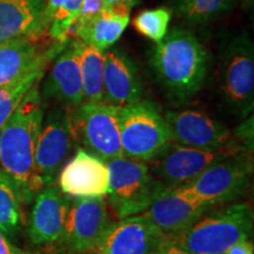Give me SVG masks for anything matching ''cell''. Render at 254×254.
I'll list each match as a JSON object with an SVG mask.
<instances>
[{
  "instance_id": "obj_1",
  "label": "cell",
  "mask_w": 254,
  "mask_h": 254,
  "mask_svg": "<svg viewBox=\"0 0 254 254\" xmlns=\"http://www.w3.org/2000/svg\"><path fill=\"white\" fill-rule=\"evenodd\" d=\"M39 82L27 92L0 129V166L21 202H30L45 187L34 166L37 141L45 117Z\"/></svg>"
},
{
  "instance_id": "obj_2",
  "label": "cell",
  "mask_w": 254,
  "mask_h": 254,
  "mask_svg": "<svg viewBox=\"0 0 254 254\" xmlns=\"http://www.w3.org/2000/svg\"><path fill=\"white\" fill-rule=\"evenodd\" d=\"M151 66L168 98L186 101L204 86L209 55L192 32L172 28L153 50Z\"/></svg>"
},
{
  "instance_id": "obj_3",
  "label": "cell",
  "mask_w": 254,
  "mask_h": 254,
  "mask_svg": "<svg viewBox=\"0 0 254 254\" xmlns=\"http://www.w3.org/2000/svg\"><path fill=\"white\" fill-rule=\"evenodd\" d=\"M209 212V211H208ZM253 233V211L247 202L212 208L173 243L190 254H225Z\"/></svg>"
},
{
  "instance_id": "obj_4",
  "label": "cell",
  "mask_w": 254,
  "mask_h": 254,
  "mask_svg": "<svg viewBox=\"0 0 254 254\" xmlns=\"http://www.w3.org/2000/svg\"><path fill=\"white\" fill-rule=\"evenodd\" d=\"M106 164L110 171L109 201L120 219L142 213L167 189L145 161L123 155Z\"/></svg>"
},
{
  "instance_id": "obj_5",
  "label": "cell",
  "mask_w": 254,
  "mask_h": 254,
  "mask_svg": "<svg viewBox=\"0 0 254 254\" xmlns=\"http://www.w3.org/2000/svg\"><path fill=\"white\" fill-rule=\"evenodd\" d=\"M218 87L231 114L246 118L254 106V47L251 38L240 33L220 52Z\"/></svg>"
},
{
  "instance_id": "obj_6",
  "label": "cell",
  "mask_w": 254,
  "mask_h": 254,
  "mask_svg": "<svg viewBox=\"0 0 254 254\" xmlns=\"http://www.w3.org/2000/svg\"><path fill=\"white\" fill-rule=\"evenodd\" d=\"M120 141L125 157L147 163L172 140L170 127L153 101L118 107Z\"/></svg>"
},
{
  "instance_id": "obj_7",
  "label": "cell",
  "mask_w": 254,
  "mask_h": 254,
  "mask_svg": "<svg viewBox=\"0 0 254 254\" xmlns=\"http://www.w3.org/2000/svg\"><path fill=\"white\" fill-rule=\"evenodd\" d=\"M67 111L75 144L104 161L123 157L118 107L106 103H82Z\"/></svg>"
},
{
  "instance_id": "obj_8",
  "label": "cell",
  "mask_w": 254,
  "mask_h": 254,
  "mask_svg": "<svg viewBox=\"0 0 254 254\" xmlns=\"http://www.w3.org/2000/svg\"><path fill=\"white\" fill-rule=\"evenodd\" d=\"M252 174L250 150L228 155L211 165L184 187L202 204L213 208L236 200L249 187Z\"/></svg>"
},
{
  "instance_id": "obj_9",
  "label": "cell",
  "mask_w": 254,
  "mask_h": 254,
  "mask_svg": "<svg viewBox=\"0 0 254 254\" xmlns=\"http://www.w3.org/2000/svg\"><path fill=\"white\" fill-rule=\"evenodd\" d=\"M252 150L249 146L233 140L220 150H199L171 141L147 161L153 176L167 189H176L194 180L206 168L237 152Z\"/></svg>"
},
{
  "instance_id": "obj_10",
  "label": "cell",
  "mask_w": 254,
  "mask_h": 254,
  "mask_svg": "<svg viewBox=\"0 0 254 254\" xmlns=\"http://www.w3.org/2000/svg\"><path fill=\"white\" fill-rule=\"evenodd\" d=\"M112 224L104 196L74 199L69 205L65 233L60 243L71 254L97 252Z\"/></svg>"
},
{
  "instance_id": "obj_11",
  "label": "cell",
  "mask_w": 254,
  "mask_h": 254,
  "mask_svg": "<svg viewBox=\"0 0 254 254\" xmlns=\"http://www.w3.org/2000/svg\"><path fill=\"white\" fill-rule=\"evenodd\" d=\"M74 144L67 109L51 110L43 120L34 155L36 173L44 186L55 184Z\"/></svg>"
},
{
  "instance_id": "obj_12",
  "label": "cell",
  "mask_w": 254,
  "mask_h": 254,
  "mask_svg": "<svg viewBox=\"0 0 254 254\" xmlns=\"http://www.w3.org/2000/svg\"><path fill=\"white\" fill-rule=\"evenodd\" d=\"M173 239L138 214L111 225L98 247L99 254H161Z\"/></svg>"
},
{
  "instance_id": "obj_13",
  "label": "cell",
  "mask_w": 254,
  "mask_h": 254,
  "mask_svg": "<svg viewBox=\"0 0 254 254\" xmlns=\"http://www.w3.org/2000/svg\"><path fill=\"white\" fill-rule=\"evenodd\" d=\"M164 119L172 140L179 145L215 151L233 141L231 131L224 124L200 111H167Z\"/></svg>"
},
{
  "instance_id": "obj_14",
  "label": "cell",
  "mask_w": 254,
  "mask_h": 254,
  "mask_svg": "<svg viewBox=\"0 0 254 254\" xmlns=\"http://www.w3.org/2000/svg\"><path fill=\"white\" fill-rule=\"evenodd\" d=\"M57 179L59 190L74 199L101 198L110 189L107 164L81 147L62 167Z\"/></svg>"
},
{
  "instance_id": "obj_15",
  "label": "cell",
  "mask_w": 254,
  "mask_h": 254,
  "mask_svg": "<svg viewBox=\"0 0 254 254\" xmlns=\"http://www.w3.org/2000/svg\"><path fill=\"white\" fill-rule=\"evenodd\" d=\"M211 209L180 186L165 190L140 215L174 240Z\"/></svg>"
},
{
  "instance_id": "obj_16",
  "label": "cell",
  "mask_w": 254,
  "mask_h": 254,
  "mask_svg": "<svg viewBox=\"0 0 254 254\" xmlns=\"http://www.w3.org/2000/svg\"><path fill=\"white\" fill-rule=\"evenodd\" d=\"M71 200L59 187H44L34 198L27 234L33 245H47L62 241L65 233Z\"/></svg>"
},
{
  "instance_id": "obj_17",
  "label": "cell",
  "mask_w": 254,
  "mask_h": 254,
  "mask_svg": "<svg viewBox=\"0 0 254 254\" xmlns=\"http://www.w3.org/2000/svg\"><path fill=\"white\" fill-rule=\"evenodd\" d=\"M67 44L44 47L39 39L20 38L0 45V86L12 84L34 69L45 67Z\"/></svg>"
},
{
  "instance_id": "obj_18",
  "label": "cell",
  "mask_w": 254,
  "mask_h": 254,
  "mask_svg": "<svg viewBox=\"0 0 254 254\" xmlns=\"http://www.w3.org/2000/svg\"><path fill=\"white\" fill-rule=\"evenodd\" d=\"M144 99V82L138 66L118 49H109L104 60V103L117 107Z\"/></svg>"
},
{
  "instance_id": "obj_19",
  "label": "cell",
  "mask_w": 254,
  "mask_h": 254,
  "mask_svg": "<svg viewBox=\"0 0 254 254\" xmlns=\"http://www.w3.org/2000/svg\"><path fill=\"white\" fill-rule=\"evenodd\" d=\"M41 93L71 110L84 103V91L78 59V41L72 40L64 47L43 81Z\"/></svg>"
},
{
  "instance_id": "obj_20",
  "label": "cell",
  "mask_w": 254,
  "mask_h": 254,
  "mask_svg": "<svg viewBox=\"0 0 254 254\" xmlns=\"http://www.w3.org/2000/svg\"><path fill=\"white\" fill-rule=\"evenodd\" d=\"M46 0H0V45L7 41L45 36Z\"/></svg>"
},
{
  "instance_id": "obj_21",
  "label": "cell",
  "mask_w": 254,
  "mask_h": 254,
  "mask_svg": "<svg viewBox=\"0 0 254 254\" xmlns=\"http://www.w3.org/2000/svg\"><path fill=\"white\" fill-rule=\"evenodd\" d=\"M131 12L103 7L97 18L75 40L90 44L101 52H106L120 39L129 23Z\"/></svg>"
},
{
  "instance_id": "obj_22",
  "label": "cell",
  "mask_w": 254,
  "mask_h": 254,
  "mask_svg": "<svg viewBox=\"0 0 254 254\" xmlns=\"http://www.w3.org/2000/svg\"><path fill=\"white\" fill-rule=\"evenodd\" d=\"M78 59L84 103H104L105 52H101L90 44L78 41Z\"/></svg>"
},
{
  "instance_id": "obj_23",
  "label": "cell",
  "mask_w": 254,
  "mask_h": 254,
  "mask_svg": "<svg viewBox=\"0 0 254 254\" xmlns=\"http://www.w3.org/2000/svg\"><path fill=\"white\" fill-rule=\"evenodd\" d=\"M17 190L0 170V232L8 239L19 233L23 226V213Z\"/></svg>"
},
{
  "instance_id": "obj_24",
  "label": "cell",
  "mask_w": 254,
  "mask_h": 254,
  "mask_svg": "<svg viewBox=\"0 0 254 254\" xmlns=\"http://www.w3.org/2000/svg\"><path fill=\"white\" fill-rule=\"evenodd\" d=\"M237 0H177V11L190 24H208L230 12Z\"/></svg>"
},
{
  "instance_id": "obj_25",
  "label": "cell",
  "mask_w": 254,
  "mask_h": 254,
  "mask_svg": "<svg viewBox=\"0 0 254 254\" xmlns=\"http://www.w3.org/2000/svg\"><path fill=\"white\" fill-rule=\"evenodd\" d=\"M46 67L47 66L34 69L12 84L0 86V129L18 109L27 92L41 80Z\"/></svg>"
},
{
  "instance_id": "obj_26",
  "label": "cell",
  "mask_w": 254,
  "mask_h": 254,
  "mask_svg": "<svg viewBox=\"0 0 254 254\" xmlns=\"http://www.w3.org/2000/svg\"><path fill=\"white\" fill-rule=\"evenodd\" d=\"M172 12L167 7L150 8L141 11L133 18L132 25L139 34L153 43H160L168 32Z\"/></svg>"
},
{
  "instance_id": "obj_27",
  "label": "cell",
  "mask_w": 254,
  "mask_h": 254,
  "mask_svg": "<svg viewBox=\"0 0 254 254\" xmlns=\"http://www.w3.org/2000/svg\"><path fill=\"white\" fill-rule=\"evenodd\" d=\"M82 1L84 0H67L57 12L47 31L51 39L55 43H68L69 36L72 34L73 27L80 13Z\"/></svg>"
},
{
  "instance_id": "obj_28",
  "label": "cell",
  "mask_w": 254,
  "mask_h": 254,
  "mask_svg": "<svg viewBox=\"0 0 254 254\" xmlns=\"http://www.w3.org/2000/svg\"><path fill=\"white\" fill-rule=\"evenodd\" d=\"M104 7L103 0H84L81 5L80 13L77 19L74 27H73V36L78 38L86 28L92 24V21L97 18L100 11Z\"/></svg>"
},
{
  "instance_id": "obj_29",
  "label": "cell",
  "mask_w": 254,
  "mask_h": 254,
  "mask_svg": "<svg viewBox=\"0 0 254 254\" xmlns=\"http://www.w3.org/2000/svg\"><path fill=\"white\" fill-rule=\"evenodd\" d=\"M66 1L67 0H46L45 12H44V28H45L46 33L56 13Z\"/></svg>"
},
{
  "instance_id": "obj_30",
  "label": "cell",
  "mask_w": 254,
  "mask_h": 254,
  "mask_svg": "<svg viewBox=\"0 0 254 254\" xmlns=\"http://www.w3.org/2000/svg\"><path fill=\"white\" fill-rule=\"evenodd\" d=\"M104 7L118 9V11L131 12V9L140 2V0H103Z\"/></svg>"
},
{
  "instance_id": "obj_31",
  "label": "cell",
  "mask_w": 254,
  "mask_h": 254,
  "mask_svg": "<svg viewBox=\"0 0 254 254\" xmlns=\"http://www.w3.org/2000/svg\"><path fill=\"white\" fill-rule=\"evenodd\" d=\"M0 254H33L30 252H25L20 250L19 247L14 246L13 244L9 241L7 237L4 233L0 232Z\"/></svg>"
},
{
  "instance_id": "obj_32",
  "label": "cell",
  "mask_w": 254,
  "mask_h": 254,
  "mask_svg": "<svg viewBox=\"0 0 254 254\" xmlns=\"http://www.w3.org/2000/svg\"><path fill=\"white\" fill-rule=\"evenodd\" d=\"M225 254H254L253 244L249 240H243L230 247Z\"/></svg>"
},
{
  "instance_id": "obj_33",
  "label": "cell",
  "mask_w": 254,
  "mask_h": 254,
  "mask_svg": "<svg viewBox=\"0 0 254 254\" xmlns=\"http://www.w3.org/2000/svg\"><path fill=\"white\" fill-rule=\"evenodd\" d=\"M161 254H190L187 252V251L180 249L179 246H177L176 244L172 243L171 245H168L166 249H165Z\"/></svg>"
},
{
  "instance_id": "obj_34",
  "label": "cell",
  "mask_w": 254,
  "mask_h": 254,
  "mask_svg": "<svg viewBox=\"0 0 254 254\" xmlns=\"http://www.w3.org/2000/svg\"><path fill=\"white\" fill-rule=\"evenodd\" d=\"M251 1H253V0H251Z\"/></svg>"
}]
</instances>
